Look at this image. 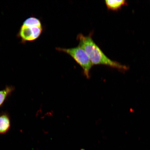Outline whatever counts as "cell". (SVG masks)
Segmentation results:
<instances>
[{
  "mask_svg": "<svg viewBox=\"0 0 150 150\" xmlns=\"http://www.w3.org/2000/svg\"><path fill=\"white\" fill-rule=\"evenodd\" d=\"M79 42V46L86 52L93 65H103L118 69L125 70L126 67L110 59L104 53L102 50L94 42L92 33L88 36L79 34L77 37Z\"/></svg>",
  "mask_w": 150,
  "mask_h": 150,
  "instance_id": "obj_1",
  "label": "cell"
},
{
  "mask_svg": "<svg viewBox=\"0 0 150 150\" xmlns=\"http://www.w3.org/2000/svg\"><path fill=\"white\" fill-rule=\"evenodd\" d=\"M56 50L70 56L81 67L86 77L90 78V71L93 65L88 56L83 49L78 46L71 48H57Z\"/></svg>",
  "mask_w": 150,
  "mask_h": 150,
  "instance_id": "obj_2",
  "label": "cell"
},
{
  "mask_svg": "<svg viewBox=\"0 0 150 150\" xmlns=\"http://www.w3.org/2000/svg\"><path fill=\"white\" fill-rule=\"evenodd\" d=\"M42 26L25 25L22 24L18 32L17 36L22 43L36 40L42 33Z\"/></svg>",
  "mask_w": 150,
  "mask_h": 150,
  "instance_id": "obj_3",
  "label": "cell"
},
{
  "mask_svg": "<svg viewBox=\"0 0 150 150\" xmlns=\"http://www.w3.org/2000/svg\"><path fill=\"white\" fill-rule=\"evenodd\" d=\"M10 126V121L6 115L0 116V134H4L9 130Z\"/></svg>",
  "mask_w": 150,
  "mask_h": 150,
  "instance_id": "obj_4",
  "label": "cell"
},
{
  "mask_svg": "<svg viewBox=\"0 0 150 150\" xmlns=\"http://www.w3.org/2000/svg\"><path fill=\"white\" fill-rule=\"evenodd\" d=\"M107 7L109 9L112 10H116L119 9L122 6L125 5V1L124 0L121 1H111L106 0L105 1Z\"/></svg>",
  "mask_w": 150,
  "mask_h": 150,
  "instance_id": "obj_5",
  "label": "cell"
},
{
  "mask_svg": "<svg viewBox=\"0 0 150 150\" xmlns=\"http://www.w3.org/2000/svg\"><path fill=\"white\" fill-rule=\"evenodd\" d=\"M22 24L25 25L42 26L40 20L38 18L33 16L30 17L26 19Z\"/></svg>",
  "mask_w": 150,
  "mask_h": 150,
  "instance_id": "obj_6",
  "label": "cell"
},
{
  "mask_svg": "<svg viewBox=\"0 0 150 150\" xmlns=\"http://www.w3.org/2000/svg\"><path fill=\"white\" fill-rule=\"evenodd\" d=\"M11 88H7L3 91H0V106L4 102L7 95L11 91Z\"/></svg>",
  "mask_w": 150,
  "mask_h": 150,
  "instance_id": "obj_7",
  "label": "cell"
}]
</instances>
